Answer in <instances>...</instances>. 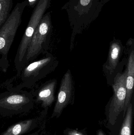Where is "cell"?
Listing matches in <instances>:
<instances>
[{"label": "cell", "instance_id": "1", "mask_svg": "<svg viewBox=\"0 0 134 135\" xmlns=\"http://www.w3.org/2000/svg\"><path fill=\"white\" fill-rule=\"evenodd\" d=\"M111 0H69L61 8L66 10L72 30L70 50L77 35L82 33L99 16L105 3Z\"/></svg>", "mask_w": 134, "mask_h": 135}, {"label": "cell", "instance_id": "2", "mask_svg": "<svg viewBox=\"0 0 134 135\" xmlns=\"http://www.w3.org/2000/svg\"><path fill=\"white\" fill-rule=\"evenodd\" d=\"M28 5V0L17 3L4 23L0 28V67L3 72H6L9 66L8 54L21 23L24 10Z\"/></svg>", "mask_w": 134, "mask_h": 135}, {"label": "cell", "instance_id": "3", "mask_svg": "<svg viewBox=\"0 0 134 135\" xmlns=\"http://www.w3.org/2000/svg\"><path fill=\"white\" fill-rule=\"evenodd\" d=\"M59 62L57 58L48 51L43 55L41 59L24 66L18 77L20 82L13 87L19 89H31L38 82L53 72Z\"/></svg>", "mask_w": 134, "mask_h": 135}, {"label": "cell", "instance_id": "4", "mask_svg": "<svg viewBox=\"0 0 134 135\" xmlns=\"http://www.w3.org/2000/svg\"><path fill=\"white\" fill-rule=\"evenodd\" d=\"M51 0H40L34 9L24 34L19 44L14 62L16 69V76L19 77L25 66L28 49L36 28L50 8Z\"/></svg>", "mask_w": 134, "mask_h": 135}, {"label": "cell", "instance_id": "5", "mask_svg": "<svg viewBox=\"0 0 134 135\" xmlns=\"http://www.w3.org/2000/svg\"><path fill=\"white\" fill-rule=\"evenodd\" d=\"M52 31L51 12H48L35 29L27 51L25 66L48 52Z\"/></svg>", "mask_w": 134, "mask_h": 135}, {"label": "cell", "instance_id": "6", "mask_svg": "<svg viewBox=\"0 0 134 135\" xmlns=\"http://www.w3.org/2000/svg\"><path fill=\"white\" fill-rule=\"evenodd\" d=\"M7 89L0 95L1 111L21 112L33 107L35 99L31 92L12 87Z\"/></svg>", "mask_w": 134, "mask_h": 135}, {"label": "cell", "instance_id": "7", "mask_svg": "<svg viewBox=\"0 0 134 135\" xmlns=\"http://www.w3.org/2000/svg\"><path fill=\"white\" fill-rule=\"evenodd\" d=\"M127 69L123 73L119 72L115 77L112 84L114 94L108 107L109 122L112 125L115 124L118 117L124 111L126 97Z\"/></svg>", "mask_w": 134, "mask_h": 135}, {"label": "cell", "instance_id": "8", "mask_svg": "<svg viewBox=\"0 0 134 135\" xmlns=\"http://www.w3.org/2000/svg\"><path fill=\"white\" fill-rule=\"evenodd\" d=\"M74 86L73 77L70 69H68L61 79L51 118L60 115L63 110L73 102L75 96Z\"/></svg>", "mask_w": 134, "mask_h": 135}, {"label": "cell", "instance_id": "9", "mask_svg": "<svg viewBox=\"0 0 134 135\" xmlns=\"http://www.w3.org/2000/svg\"><path fill=\"white\" fill-rule=\"evenodd\" d=\"M57 81L56 79H50L42 84L37 89L32 90L31 93L35 97L36 102L41 103L42 108H48L55 101V91Z\"/></svg>", "mask_w": 134, "mask_h": 135}, {"label": "cell", "instance_id": "10", "mask_svg": "<svg viewBox=\"0 0 134 135\" xmlns=\"http://www.w3.org/2000/svg\"><path fill=\"white\" fill-rule=\"evenodd\" d=\"M123 50L124 47L121 41L114 38L110 43L108 59L103 66L104 71L107 77H112H112L117 71Z\"/></svg>", "mask_w": 134, "mask_h": 135}, {"label": "cell", "instance_id": "11", "mask_svg": "<svg viewBox=\"0 0 134 135\" xmlns=\"http://www.w3.org/2000/svg\"><path fill=\"white\" fill-rule=\"evenodd\" d=\"M129 51V57L127 62L126 88V97L124 111V116L127 109L134 98V42H131Z\"/></svg>", "mask_w": 134, "mask_h": 135}, {"label": "cell", "instance_id": "12", "mask_svg": "<svg viewBox=\"0 0 134 135\" xmlns=\"http://www.w3.org/2000/svg\"><path fill=\"white\" fill-rule=\"evenodd\" d=\"M33 121V120H28L15 124L1 135H22L25 134L30 129Z\"/></svg>", "mask_w": 134, "mask_h": 135}, {"label": "cell", "instance_id": "13", "mask_svg": "<svg viewBox=\"0 0 134 135\" xmlns=\"http://www.w3.org/2000/svg\"><path fill=\"white\" fill-rule=\"evenodd\" d=\"M133 110V105L131 101L127 109L120 135H131Z\"/></svg>", "mask_w": 134, "mask_h": 135}, {"label": "cell", "instance_id": "14", "mask_svg": "<svg viewBox=\"0 0 134 135\" xmlns=\"http://www.w3.org/2000/svg\"><path fill=\"white\" fill-rule=\"evenodd\" d=\"M13 0H0V28L2 27L10 14Z\"/></svg>", "mask_w": 134, "mask_h": 135}, {"label": "cell", "instance_id": "15", "mask_svg": "<svg viewBox=\"0 0 134 135\" xmlns=\"http://www.w3.org/2000/svg\"><path fill=\"white\" fill-rule=\"evenodd\" d=\"M40 1V0H28V6L34 8Z\"/></svg>", "mask_w": 134, "mask_h": 135}, {"label": "cell", "instance_id": "16", "mask_svg": "<svg viewBox=\"0 0 134 135\" xmlns=\"http://www.w3.org/2000/svg\"><path fill=\"white\" fill-rule=\"evenodd\" d=\"M68 135H83L81 132L74 130H71L68 132Z\"/></svg>", "mask_w": 134, "mask_h": 135}, {"label": "cell", "instance_id": "17", "mask_svg": "<svg viewBox=\"0 0 134 135\" xmlns=\"http://www.w3.org/2000/svg\"><path fill=\"white\" fill-rule=\"evenodd\" d=\"M98 135H105V134L103 133V132L100 131H98Z\"/></svg>", "mask_w": 134, "mask_h": 135}]
</instances>
